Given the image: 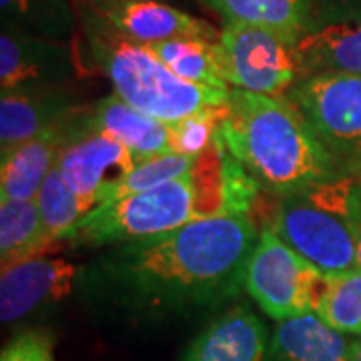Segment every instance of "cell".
<instances>
[{
  "label": "cell",
  "mask_w": 361,
  "mask_h": 361,
  "mask_svg": "<svg viewBox=\"0 0 361 361\" xmlns=\"http://www.w3.org/2000/svg\"><path fill=\"white\" fill-rule=\"evenodd\" d=\"M227 106L229 103L223 106H207L203 111L171 125L173 151L189 157L203 155L219 135L221 123L227 116Z\"/></svg>",
  "instance_id": "obj_26"
},
{
  "label": "cell",
  "mask_w": 361,
  "mask_h": 361,
  "mask_svg": "<svg viewBox=\"0 0 361 361\" xmlns=\"http://www.w3.org/2000/svg\"><path fill=\"white\" fill-rule=\"evenodd\" d=\"M197 161H199V157L180 155V153H165V155H157L139 161L133 171H129L123 179L116 180L115 185H111L101 195L99 205L129 197V195L142 193V191L161 187L169 180L185 177L197 165Z\"/></svg>",
  "instance_id": "obj_25"
},
{
  "label": "cell",
  "mask_w": 361,
  "mask_h": 361,
  "mask_svg": "<svg viewBox=\"0 0 361 361\" xmlns=\"http://www.w3.org/2000/svg\"><path fill=\"white\" fill-rule=\"evenodd\" d=\"M351 361H361V339H355V345H353V360Z\"/></svg>",
  "instance_id": "obj_29"
},
{
  "label": "cell",
  "mask_w": 361,
  "mask_h": 361,
  "mask_svg": "<svg viewBox=\"0 0 361 361\" xmlns=\"http://www.w3.org/2000/svg\"><path fill=\"white\" fill-rule=\"evenodd\" d=\"M35 201L39 205L44 227L51 233L54 241H63L66 233L71 231L89 211L97 207L94 201L78 195L66 183L56 165L52 167L49 177L44 179Z\"/></svg>",
  "instance_id": "obj_23"
},
{
  "label": "cell",
  "mask_w": 361,
  "mask_h": 361,
  "mask_svg": "<svg viewBox=\"0 0 361 361\" xmlns=\"http://www.w3.org/2000/svg\"><path fill=\"white\" fill-rule=\"evenodd\" d=\"M121 35L145 47L175 39L219 40L221 30L161 0H123L92 4Z\"/></svg>",
  "instance_id": "obj_14"
},
{
  "label": "cell",
  "mask_w": 361,
  "mask_h": 361,
  "mask_svg": "<svg viewBox=\"0 0 361 361\" xmlns=\"http://www.w3.org/2000/svg\"><path fill=\"white\" fill-rule=\"evenodd\" d=\"M285 97L339 163L361 169L360 75H310L299 78Z\"/></svg>",
  "instance_id": "obj_7"
},
{
  "label": "cell",
  "mask_w": 361,
  "mask_h": 361,
  "mask_svg": "<svg viewBox=\"0 0 361 361\" xmlns=\"http://www.w3.org/2000/svg\"><path fill=\"white\" fill-rule=\"evenodd\" d=\"M0 361H54V341L44 331L25 329L6 343Z\"/></svg>",
  "instance_id": "obj_27"
},
{
  "label": "cell",
  "mask_w": 361,
  "mask_h": 361,
  "mask_svg": "<svg viewBox=\"0 0 361 361\" xmlns=\"http://www.w3.org/2000/svg\"><path fill=\"white\" fill-rule=\"evenodd\" d=\"M87 2H90V4H111V2H123V0H87Z\"/></svg>",
  "instance_id": "obj_30"
},
{
  "label": "cell",
  "mask_w": 361,
  "mask_h": 361,
  "mask_svg": "<svg viewBox=\"0 0 361 361\" xmlns=\"http://www.w3.org/2000/svg\"><path fill=\"white\" fill-rule=\"evenodd\" d=\"M149 49L183 80L211 89L231 90L223 73L219 40L175 39Z\"/></svg>",
  "instance_id": "obj_21"
},
{
  "label": "cell",
  "mask_w": 361,
  "mask_h": 361,
  "mask_svg": "<svg viewBox=\"0 0 361 361\" xmlns=\"http://www.w3.org/2000/svg\"><path fill=\"white\" fill-rule=\"evenodd\" d=\"M0 14L4 26L61 42L71 39L78 25L73 0H0Z\"/></svg>",
  "instance_id": "obj_22"
},
{
  "label": "cell",
  "mask_w": 361,
  "mask_h": 361,
  "mask_svg": "<svg viewBox=\"0 0 361 361\" xmlns=\"http://www.w3.org/2000/svg\"><path fill=\"white\" fill-rule=\"evenodd\" d=\"M327 275L295 253L271 227L259 239L245 269V291L275 322L315 311Z\"/></svg>",
  "instance_id": "obj_6"
},
{
  "label": "cell",
  "mask_w": 361,
  "mask_h": 361,
  "mask_svg": "<svg viewBox=\"0 0 361 361\" xmlns=\"http://www.w3.org/2000/svg\"><path fill=\"white\" fill-rule=\"evenodd\" d=\"M85 104L75 115L42 130L28 141L2 151L0 159V201L37 199L44 179L56 165L59 153L85 125Z\"/></svg>",
  "instance_id": "obj_13"
},
{
  "label": "cell",
  "mask_w": 361,
  "mask_h": 361,
  "mask_svg": "<svg viewBox=\"0 0 361 361\" xmlns=\"http://www.w3.org/2000/svg\"><path fill=\"white\" fill-rule=\"evenodd\" d=\"M259 233L247 213H221L135 243L106 247L87 267L89 285L137 315L213 310L245 289Z\"/></svg>",
  "instance_id": "obj_1"
},
{
  "label": "cell",
  "mask_w": 361,
  "mask_h": 361,
  "mask_svg": "<svg viewBox=\"0 0 361 361\" xmlns=\"http://www.w3.org/2000/svg\"><path fill=\"white\" fill-rule=\"evenodd\" d=\"M77 13L92 63L113 82L115 94L137 111L175 125L207 106L229 103L233 89H211L179 78L149 47L121 35L87 0Z\"/></svg>",
  "instance_id": "obj_4"
},
{
  "label": "cell",
  "mask_w": 361,
  "mask_h": 361,
  "mask_svg": "<svg viewBox=\"0 0 361 361\" xmlns=\"http://www.w3.org/2000/svg\"><path fill=\"white\" fill-rule=\"evenodd\" d=\"M221 63L231 89L285 97L301 78L295 44L275 32L241 23H223Z\"/></svg>",
  "instance_id": "obj_8"
},
{
  "label": "cell",
  "mask_w": 361,
  "mask_h": 361,
  "mask_svg": "<svg viewBox=\"0 0 361 361\" xmlns=\"http://www.w3.org/2000/svg\"><path fill=\"white\" fill-rule=\"evenodd\" d=\"M85 118L87 127L123 142L137 161L175 153L171 125L137 111L115 92L89 104Z\"/></svg>",
  "instance_id": "obj_17"
},
{
  "label": "cell",
  "mask_w": 361,
  "mask_h": 361,
  "mask_svg": "<svg viewBox=\"0 0 361 361\" xmlns=\"http://www.w3.org/2000/svg\"><path fill=\"white\" fill-rule=\"evenodd\" d=\"M73 2H75V6H78V4H80L82 0H73Z\"/></svg>",
  "instance_id": "obj_31"
},
{
  "label": "cell",
  "mask_w": 361,
  "mask_h": 361,
  "mask_svg": "<svg viewBox=\"0 0 361 361\" xmlns=\"http://www.w3.org/2000/svg\"><path fill=\"white\" fill-rule=\"evenodd\" d=\"M217 11L223 23H241L275 32L291 44L307 32L313 23V0H203Z\"/></svg>",
  "instance_id": "obj_19"
},
{
  "label": "cell",
  "mask_w": 361,
  "mask_h": 361,
  "mask_svg": "<svg viewBox=\"0 0 361 361\" xmlns=\"http://www.w3.org/2000/svg\"><path fill=\"white\" fill-rule=\"evenodd\" d=\"M267 329L245 305L231 307L195 337L180 361H263Z\"/></svg>",
  "instance_id": "obj_16"
},
{
  "label": "cell",
  "mask_w": 361,
  "mask_h": 361,
  "mask_svg": "<svg viewBox=\"0 0 361 361\" xmlns=\"http://www.w3.org/2000/svg\"><path fill=\"white\" fill-rule=\"evenodd\" d=\"M137 163L139 161L123 142L87 127V118L56 159V167L66 183L97 205L101 195L133 171Z\"/></svg>",
  "instance_id": "obj_11"
},
{
  "label": "cell",
  "mask_w": 361,
  "mask_h": 361,
  "mask_svg": "<svg viewBox=\"0 0 361 361\" xmlns=\"http://www.w3.org/2000/svg\"><path fill=\"white\" fill-rule=\"evenodd\" d=\"M56 241L47 231L39 205L30 201H0V263L2 269L40 257Z\"/></svg>",
  "instance_id": "obj_20"
},
{
  "label": "cell",
  "mask_w": 361,
  "mask_h": 361,
  "mask_svg": "<svg viewBox=\"0 0 361 361\" xmlns=\"http://www.w3.org/2000/svg\"><path fill=\"white\" fill-rule=\"evenodd\" d=\"M221 213L229 211L223 157L215 139L185 177L97 205L66 233L63 241L71 247L106 249L151 239Z\"/></svg>",
  "instance_id": "obj_3"
},
{
  "label": "cell",
  "mask_w": 361,
  "mask_h": 361,
  "mask_svg": "<svg viewBox=\"0 0 361 361\" xmlns=\"http://www.w3.org/2000/svg\"><path fill=\"white\" fill-rule=\"evenodd\" d=\"M355 265L361 269V217H360V233H357V245H355Z\"/></svg>",
  "instance_id": "obj_28"
},
{
  "label": "cell",
  "mask_w": 361,
  "mask_h": 361,
  "mask_svg": "<svg viewBox=\"0 0 361 361\" xmlns=\"http://www.w3.org/2000/svg\"><path fill=\"white\" fill-rule=\"evenodd\" d=\"M295 54L301 78L322 73L361 77V0H325Z\"/></svg>",
  "instance_id": "obj_9"
},
{
  "label": "cell",
  "mask_w": 361,
  "mask_h": 361,
  "mask_svg": "<svg viewBox=\"0 0 361 361\" xmlns=\"http://www.w3.org/2000/svg\"><path fill=\"white\" fill-rule=\"evenodd\" d=\"M355 339L334 329L310 311L277 323L271 339L275 361H351Z\"/></svg>",
  "instance_id": "obj_18"
},
{
  "label": "cell",
  "mask_w": 361,
  "mask_h": 361,
  "mask_svg": "<svg viewBox=\"0 0 361 361\" xmlns=\"http://www.w3.org/2000/svg\"><path fill=\"white\" fill-rule=\"evenodd\" d=\"M85 104L77 103L66 85L51 89L14 90L0 97V151L37 137L51 129Z\"/></svg>",
  "instance_id": "obj_15"
},
{
  "label": "cell",
  "mask_w": 361,
  "mask_h": 361,
  "mask_svg": "<svg viewBox=\"0 0 361 361\" xmlns=\"http://www.w3.org/2000/svg\"><path fill=\"white\" fill-rule=\"evenodd\" d=\"M361 217V169L277 197L271 229L323 275L355 269Z\"/></svg>",
  "instance_id": "obj_5"
},
{
  "label": "cell",
  "mask_w": 361,
  "mask_h": 361,
  "mask_svg": "<svg viewBox=\"0 0 361 361\" xmlns=\"http://www.w3.org/2000/svg\"><path fill=\"white\" fill-rule=\"evenodd\" d=\"M219 141L261 189L277 197L331 179L345 169L287 97L233 89Z\"/></svg>",
  "instance_id": "obj_2"
},
{
  "label": "cell",
  "mask_w": 361,
  "mask_h": 361,
  "mask_svg": "<svg viewBox=\"0 0 361 361\" xmlns=\"http://www.w3.org/2000/svg\"><path fill=\"white\" fill-rule=\"evenodd\" d=\"M80 271L75 263L56 257H32L4 267L0 275V319L4 325L25 319L40 307L66 297Z\"/></svg>",
  "instance_id": "obj_12"
},
{
  "label": "cell",
  "mask_w": 361,
  "mask_h": 361,
  "mask_svg": "<svg viewBox=\"0 0 361 361\" xmlns=\"http://www.w3.org/2000/svg\"><path fill=\"white\" fill-rule=\"evenodd\" d=\"M75 75L73 49L61 42L2 25L0 87L2 92L51 89Z\"/></svg>",
  "instance_id": "obj_10"
},
{
  "label": "cell",
  "mask_w": 361,
  "mask_h": 361,
  "mask_svg": "<svg viewBox=\"0 0 361 361\" xmlns=\"http://www.w3.org/2000/svg\"><path fill=\"white\" fill-rule=\"evenodd\" d=\"M315 313L327 325L345 334L361 337V269L331 275L325 279Z\"/></svg>",
  "instance_id": "obj_24"
}]
</instances>
